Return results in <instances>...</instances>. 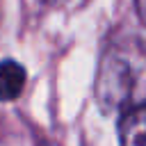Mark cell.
<instances>
[{"label": "cell", "instance_id": "1", "mask_svg": "<svg viewBox=\"0 0 146 146\" xmlns=\"http://www.w3.org/2000/svg\"><path fill=\"white\" fill-rule=\"evenodd\" d=\"M94 91L107 114L146 107V46L137 39L112 43L100 57Z\"/></svg>", "mask_w": 146, "mask_h": 146}, {"label": "cell", "instance_id": "2", "mask_svg": "<svg viewBox=\"0 0 146 146\" xmlns=\"http://www.w3.org/2000/svg\"><path fill=\"white\" fill-rule=\"evenodd\" d=\"M121 146H146V107H137L123 114L119 123Z\"/></svg>", "mask_w": 146, "mask_h": 146}, {"label": "cell", "instance_id": "3", "mask_svg": "<svg viewBox=\"0 0 146 146\" xmlns=\"http://www.w3.org/2000/svg\"><path fill=\"white\" fill-rule=\"evenodd\" d=\"M25 68L14 62V59H5L0 62V100H14L21 96L23 87H25Z\"/></svg>", "mask_w": 146, "mask_h": 146}, {"label": "cell", "instance_id": "4", "mask_svg": "<svg viewBox=\"0 0 146 146\" xmlns=\"http://www.w3.org/2000/svg\"><path fill=\"white\" fill-rule=\"evenodd\" d=\"M50 7H57V9H66V11H71V9H78V7H82L87 0H46Z\"/></svg>", "mask_w": 146, "mask_h": 146}, {"label": "cell", "instance_id": "5", "mask_svg": "<svg viewBox=\"0 0 146 146\" xmlns=\"http://www.w3.org/2000/svg\"><path fill=\"white\" fill-rule=\"evenodd\" d=\"M135 7H137V16H139V21L146 25V0H135Z\"/></svg>", "mask_w": 146, "mask_h": 146}]
</instances>
